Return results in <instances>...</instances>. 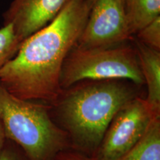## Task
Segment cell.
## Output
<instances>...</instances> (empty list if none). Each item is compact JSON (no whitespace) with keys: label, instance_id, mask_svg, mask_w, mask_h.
I'll return each mask as SVG.
<instances>
[{"label":"cell","instance_id":"cell-12","mask_svg":"<svg viewBox=\"0 0 160 160\" xmlns=\"http://www.w3.org/2000/svg\"><path fill=\"white\" fill-rule=\"evenodd\" d=\"M135 38L148 47L160 51V16L140 30Z\"/></svg>","mask_w":160,"mask_h":160},{"label":"cell","instance_id":"cell-2","mask_svg":"<svg viewBox=\"0 0 160 160\" xmlns=\"http://www.w3.org/2000/svg\"><path fill=\"white\" fill-rule=\"evenodd\" d=\"M144 87L128 79H85L62 89L49 105L53 122L68 137L71 149L93 157L116 113Z\"/></svg>","mask_w":160,"mask_h":160},{"label":"cell","instance_id":"cell-3","mask_svg":"<svg viewBox=\"0 0 160 160\" xmlns=\"http://www.w3.org/2000/svg\"><path fill=\"white\" fill-rule=\"evenodd\" d=\"M0 119L6 139L19 146L28 160H51L71 149L68 137L52 119L48 105L19 99L1 83Z\"/></svg>","mask_w":160,"mask_h":160},{"label":"cell","instance_id":"cell-1","mask_svg":"<svg viewBox=\"0 0 160 160\" xmlns=\"http://www.w3.org/2000/svg\"><path fill=\"white\" fill-rule=\"evenodd\" d=\"M90 0H71L53 21L22 42L0 71V83L19 99L53 102L62 91L64 61L87 22Z\"/></svg>","mask_w":160,"mask_h":160},{"label":"cell","instance_id":"cell-15","mask_svg":"<svg viewBox=\"0 0 160 160\" xmlns=\"http://www.w3.org/2000/svg\"><path fill=\"white\" fill-rule=\"evenodd\" d=\"M6 140H7V139H6L5 137V130H4L2 122L1 119H0V153H1L2 151Z\"/></svg>","mask_w":160,"mask_h":160},{"label":"cell","instance_id":"cell-10","mask_svg":"<svg viewBox=\"0 0 160 160\" xmlns=\"http://www.w3.org/2000/svg\"><path fill=\"white\" fill-rule=\"evenodd\" d=\"M118 160H160V117L153 119L142 139Z\"/></svg>","mask_w":160,"mask_h":160},{"label":"cell","instance_id":"cell-9","mask_svg":"<svg viewBox=\"0 0 160 160\" xmlns=\"http://www.w3.org/2000/svg\"><path fill=\"white\" fill-rule=\"evenodd\" d=\"M130 33L134 37L140 30L160 16V0H125Z\"/></svg>","mask_w":160,"mask_h":160},{"label":"cell","instance_id":"cell-13","mask_svg":"<svg viewBox=\"0 0 160 160\" xmlns=\"http://www.w3.org/2000/svg\"><path fill=\"white\" fill-rule=\"evenodd\" d=\"M0 160H28L25 154L14 142L7 139L0 153Z\"/></svg>","mask_w":160,"mask_h":160},{"label":"cell","instance_id":"cell-7","mask_svg":"<svg viewBox=\"0 0 160 160\" xmlns=\"http://www.w3.org/2000/svg\"><path fill=\"white\" fill-rule=\"evenodd\" d=\"M71 0H13L3 14L21 42L55 19Z\"/></svg>","mask_w":160,"mask_h":160},{"label":"cell","instance_id":"cell-8","mask_svg":"<svg viewBox=\"0 0 160 160\" xmlns=\"http://www.w3.org/2000/svg\"><path fill=\"white\" fill-rule=\"evenodd\" d=\"M140 69L147 88L145 99L153 111L160 113V51H156L133 37Z\"/></svg>","mask_w":160,"mask_h":160},{"label":"cell","instance_id":"cell-14","mask_svg":"<svg viewBox=\"0 0 160 160\" xmlns=\"http://www.w3.org/2000/svg\"><path fill=\"white\" fill-rule=\"evenodd\" d=\"M51 160H94L93 158L74 150L68 149L59 152Z\"/></svg>","mask_w":160,"mask_h":160},{"label":"cell","instance_id":"cell-11","mask_svg":"<svg viewBox=\"0 0 160 160\" xmlns=\"http://www.w3.org/2000/svg\"><path fill=\"white\" fill-rule=\"evenodd\" d=\"M21 44L11 25L0 28V71L17 54Z\"/></svg>","mask_w":160,"mask_h":160},{"label":"cell","instance_id":"cell-6","mask_svg":"<svg viewBox=\"0 0 160 160\" xmlns=\"http://www.w3.org/2000/svg\"><path fill=\"white\" fill-rule=\"evenodd\" d=\"M90 3L88 17L76 45L77 48H108L132 39L125 0H90Z\"/></svg>","mask_w":160,"mask_h":160},{"label":"cell","instance_id":"cell-4","mask_svg":"<svg viewBox=\"0 0 160 160\" xmlns=\"http://www.w3.org/2000/svg\"><path fill=\"white\" fill-rule=\"evenodd\" d=\"M113 79L145 86L132 39L108 48L85 49L75 46L64 61L60 86L64 89L82 80Z\"/></svg>","mask_w":160,"mask_h":160},{"label":"cell","instance_id":"cell-5","mask_svg":"<svg viewBox=\"0 0 160 160\" xmlns=\"http://www.w3.org/2000/svg\"><path fill=\"white\" fill-rule=\"evenodd\" d=\"M160 113L153 111L145 97L135 98L113 116L105 132L94 160H118L142 139L153 119Z\"/></svg>","mask_w":160,"mask_h":160}]
</instances>
